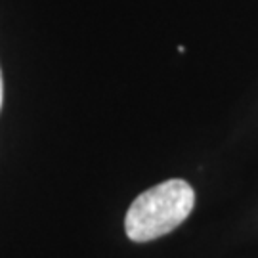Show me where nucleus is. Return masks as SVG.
<instances>
[{"mask_svg": "<svg viewBox=\"0 0 258 258\" xmlns=\"http://www.w3.org/2000/svg\"><path fill=\"white\" fill-rule=\"evenodd\" d=\"M195 191L185 180L172 178L140 194L128 207L124 230L132 241L146 243L176 230L191 214Z\"/></svg>", "mask_w": 258, "mask_h": 258, "instance_id": "nucleus-1", "label": "nucleus"}, {"mask_svg": "<svg viewBox=\"0 0 258 258\" xmlns=\"http://www.w3.org/2000/svg\"><path fill=\"white\" fill-rule=\"evenodd\" d=\"M2 102H4V83H2V73H0V107H2Z\"/></svg>", "mask_w": 258, "mask_h": 258, "instance_id": "nucleus-2", "label": "nucleus"}]
</instances>
